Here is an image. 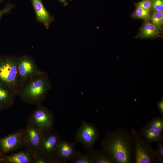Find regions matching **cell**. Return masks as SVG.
I'll return each instance as SVG.
<instances>
[{"label":"cell","mask_w":163,"mask_h":163,"mask_svg":"<svg viewBox=\"0 0 163 163\" xmlns=\"http://www.w3.org/2000/svg\"><path fill=\"white\" fill-rule=\"evenodd\" d=\"M102 152L113 162L130 163L134 151L131 133L121 128L107 133L101 142Z\"/></svg>","instance_id":"cell-1"},{"label":"cell","mask_w":163,"mask_h":163,"mask_svg":"<svg viewBox=\"0 0 163 163\" xmlns=\"http://www.w3.org/2000/svg\"><path fill=\"white\" fill-rule=\"evenodd\" d=\"M19 94L21 99L27 103L40 104L45 98L50 87L47 77L43 72L30 78Z\"/></svg>","instance_id":"cell-2"},{"label":"cell","mask_w":163,"mask_h":163,"mask_svg":"<svg viewBox=\"0 0 163 163\" xmlns=\"http://www.w3.org/2000/svg\"><path fill=\"white\" fill-rule=\"evenodd\" d=\"M0 84L19 94L20 86L17 69V58L11 56H0Z\"/></svg>","instance_id":"cell-3"},{"label":"cell","mask_w":163,"mask_h":163,"mask_svg":"<svg viewBox=\"0 0 163 163\" xmlns=\"http://www.w3.org/2000/svg\"><path fill=\"white\" fill-rule=\"evenodd\" d=\"M133 141L134 155L136 163H153L156 162L155 150L143 138L139 132L131 130Z\"/></svg>","instance_id":"cell-4"},{"label":"cell","mask_w":163,"mask_h":163,"mask_svg":"<svg viewBox=\"0 0 163 163\" xmlns=\"http://www.w3.org/2000/svg\"><path fill=\"white\" fill-rule=\"evenodd\" d=\"M45 133L28 120L25 129L24 147L33 157L38 154Z\"/></svg>","instance_id":"cell-5"},{"label":"cell","mask_w":163,"mask_h":163,"mask_svg":"<svg viewBox=\"0 0 163 163\" xmlns=\"http://www.w3.org/2000/svg\"><path fill=\"white\" fill-rule=\"evenodd\" d=\"M37 105L28 120L45 133L50 132L54 126L53 114L40 104Z\"/></svg>","instance_id":"cell-6"},{"label":"cell","mask_w":163,"mask_h":163,"mask_svg":"<svg viewBox=\"0 0 163 163\" xmlns=\"http://www.w3.org/2000/svg\"><path fill=\"white\" fill-rule=\"evenodd\" d=\"M98 136V131L93 125L82 121L76 133V142L82 144L89 154L93 150V146Z\"/></svg>","instance_id":"cell-7"},{"label":"cell","mask_w":163,"mask_h":163,"mask_svg":"<svg viewBox=\"0 0 163 163\" xmlns=\"http://www.w3.org/2000/svg\"><path fill=\"white\" fill-rule=\"evenodd\" d=\"M140 133L148 142H163V117L152 118L141 129Z\"/></svg>","instance_id":"cell-8"},{"label":"cell","mask_w":163,"mask_h":163,"mask_svg":"<svg viewBox=\"0 0 163 163\" xmlns=\"http://www.w3.org/2000/svg\"><path fill=\"white\" fill-rule=\"evenodd\" d=\"M24 139L25 129L0 138V156L24 147Z\"/></svg>","instance_id":"cell-9"},{"label":"cell","mask_w":163,"mask_h":163,"mask_svg":"<svg viewBox=\"0 0 163 163\" xmlns=\"http://www.w3.org/2000/svg\"><path fill=\"white\" fill-rule=\"evenodd\" d=\"M60 140V136L57 132L45 133L43 137L39 152L37 155L40 154L46 156L50 160V163L59 162L56 157V154Z\"/></svg>","instance_id":"cell-10"},{"label":"cell","mask_w":163,"mask_h":163,"mask_svg":"<svg viewBox=\"0 0 163 163\" xmlns=\"http://www.w3.org/2000/svg\"><path fill=\"white\" fill-rule=\"evenodd\" d=\"M17 69L19 85L42 72L38 70L33 59L27 56L17 58Z\"/></svg>","instance_id":"cell-11"},{"label":"cell","mask_w":163,"mask_h":163,"mask_svg":"<svg viewBox=\"0 0 163 163\" xmlns=\"http://www.w3.org/2000/svg\"><path fill=\"white\" fill-rule=\"evenodd\" d=\"M75 142L60 140L56 154V157L59 162L72 159L78 152L75 148Z\"/></svg>","instance_id":"cell-12"},{"label":"cell","mask_w":163,"mask_h":163,"mask_svg":"<svg viewBox=\"0 0 163 163\" xmlns=\"http://www.w3.org/2000/svg\"><path fill=\"white\" fill-rule=\"evenodd\" d=\"M37 21L41 22L45 28L48 29L54 18L45 8L41 0H31Z\"/></svg>","instance_id":"cell-13"},{"label":"cell","mask_w":163,"mask_h":163,"mask_svg":"<svg viewBox=\"0 0 163 163\" xmlns=\"http://www.w3.org/2000/svg\"><path fill=\"white\" fill-rule=\"evenodd\" d=\"M0 162L3 163H34L33 156L25 149L10 155L0 156Z\"/></svg>","instance_id":"cell-14"},{"label":"cell","mask_w":163,"mask_h":163,"mask_svg":"<svg viewBox=\"0 0 163 163\" xmlns=\"http://www.w3.org/2000/svg\"><path fill=\"white\" fill-rule=\"evenodd\" d=\"M159 32L149 19L145 21L136 38H152L160 36Z\"/></svg>","instance_id":"cell-15"},{"label":"cell","mask_w":163,"mask_h":163,"mask_svg":"<svg viewBox=\"0 0 163 163\" xmlns=\"http://www.w3.org/2000/svg\"><path fill=\"white\" fill-rule=\"evenodd\" d=\"M15 96L8 87L0 84V103L3 110L8 108L12 105Z\"/></svg>","instance_id":"cell-16"},{"label":"cell","mask_w":163,"mask_h":163,"mask_svg":"<svg viewBox=\"0 0 163 163\" xmlns=\"http://www.w3.org/2000/svg\"><path fill=\"white\" fill-rule=\"evenodd\" d=\"M149 20L160 32L163 26V12L153 11L151 13Z\"/></svg>","instance_id":"cell-17"},{"label":"cell","mask_w":163,"mask_h":163,"mask_svg":"<svg viewBox=\"0 0 163 163\" xmlns=\"http://www.w3.org/2000/svg\"><path fill=\"white\" fill-rule=\"evenodd\" d=\"M92 157L93 163H112V160L102 152L92 150L90 153Z\"/></svg>","instance_id":"cell-18"},{"label":"cell","mask_w":163,"mask_h":163,"mask_svg":"<svg viewBox=\"0 0 163 163\" xmlns=\"http://www.w3.org/2000/svg\"><path fill=\"white\" fill-rule=\"evenodd\" d=\"M151 13V10L137 7L133 13L132 17L134 18L142 19L145 21L149 19Z\"/></svg>","instance_id":"cell-19"},{"label":"cell","mask_w":163,"mask_h":163,"mask_svg":"<svg viewBox=\"0 0 163 163\" xmlns=\"http://www.w3.org/2000/svg\"><path fill=\"white\" fill-rule=\"evenodd\" d=\"M71 161L74 163H93L92 157L90 154L84 155L79 152Z\"/></svg>","instance_id":"cell-20"},{"label":"cell","mask_w":163,"mask_h":163,"mask_svg":"<svg viewBox=\"0 0 163 163\" xmlns=\"http://www.w3.org/2000/svg\"><path fill=\"white\" fill-rule=\"evenodd\" d=\"M163 142H156L157 146L156 150H155L156 162L161 163L163 162Z\"/></svg>","instance_id":"cell-21"},{"label":"cell","mask_w":163,"mask_h":163,"mask_svg":"<svg viewBox=\"0 0 163 163\" xmlns=\"http://www.w3.org/2000/svg\"><path fill=\"white\" fill-rule=\"evenodd\" d=\"M151 9L153 11H163V0H152Z\"/></svg>","instance_id":"cell-22"},{"label":"cell","mask_w":163,"mask_h":163,"mask_svg":"<svg viewBox=\"0 0 163 163\" xmlns=\"http://www.w3.org/2000/svg\"><path fill=\"white\" fill-rule=\"evenodd\" d=\"M33 157L34 163H50L49 159L43 155L38 154Z\"/></svg>","instance_id":"cell-23"},{"label":"cell","mask_w":163,"mask_h":163,"mask_svg":"<svg viewBox=\"0 0 163 163\" xmlns=\"http://www.w3.org/2000/svg\"><path fill=\"white\" fill-rule=\"evenodd\" d=\"M152 0H143L136 4V6L144 9L151 10Z\"/></svg>","instance_id":"cell-24"},{"label":"cell","mask_w":163,"mask_h":163,"mask_svg":"<svg viewBox=\"0 0 163 163\" xmlns=\"http://www.w3.org/2000/svg\"><path fill=\"white\" fill-rule=\"evenodd\" d=\"M13 6L12 5L8 4L2 9L0 10V20L4 15L9 13L13 8Z\"/></svg>","instance_id":"cell-25"},{"label":"cell","mask_w":163,"mask_h":163,"mask_svg":"<svg viewBox=\"0 0 163 163\" xmlns=\"http://www.w3.org/2000/svg\"><path fill=\"white\" fill-rule=\"evenodd\" d=\"M157 107L159 110L160 114L163 116V100L161 99L158 103L157 104Z\"/></svg>","instance_id":"cell-26"},{"label":"cell","mask_w":163,"mask_h":163,"mask_svg":"<svg viewBox=\"0 0 163 163\" xmlns=\"http://www.w3.org/2000/svg\"><path fill=\"white\" fill-rule=\"evenodd\" d=\"M60 2L62 3L64 5L66 6L68 4V2L66 0H59Z\"/></svg>","instance_id":"cell-27"},{"label":"cell","mask_w":163,"mask_h":163,"mask_svg":"<svg viewBox=\"0 0 163 163\" xmlns=\"http://www.w3.org/2000/svg\"><path fill=\"white\" fill-rule=\"evenodd\" d=\"M2 110H3L2 108L0 103V113L1 112V111H2Z\"/></svg>","instance_id":"cell-28"},{"label":"cell","mask_w":163,"mask_h":163,"mask_svg":"<svg viewBox=\"0 0 163 163\" xmlns=\"http://www.w3.org/2000/svg\"><path fill=\"white\" fill-rule=\"evenodd\" d=\"M4 0H0V3L3 2Z\"/></svg>","instance_id":"cell-29"}]
</instances>
